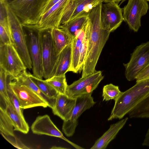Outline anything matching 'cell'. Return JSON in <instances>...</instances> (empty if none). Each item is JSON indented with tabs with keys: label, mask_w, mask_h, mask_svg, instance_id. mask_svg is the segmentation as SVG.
<instances>
[{
	"label": "cell",
	"mask_w": 149,
	"mask_h": 149,
	"mask_svg": "<svg viewBox=\"0 0 149 149\" xmlns=\"http://www.w3.org/2000/svg\"><path fill=\"white\" fill-rule=\"evenodd\" d=\"M102 2L93 8L88 16L90 22L91 31L81 77L86 76L96 70L95 67L100 55L111 33L102 24L101 13Z\"/></svg>",
	"instance_id": "obj_1"
},
{
	"label": "cell",
	"mask_w": 149,
	"mask_h": 149,
	"mask_svg": "<svg viewBox=\"0 0 149 149\" xmlns=\"http://www.w3.org/2000/svg\"><path fill=\"white\" fill-rule=\"evenodd\" d=\"M149 94V79L136 84L121 94L115 101L108 120L122 119L139 102Z\"/></svg>",
	"instance_id": "obj_2"
},
{
	"label": "cell",
	"mask_w": 149,
	"mask_h": 149,
	"mask_svg": "<svg viewBox=\"0 0 149 149\" xmlns=\"http://www.w3.org/2000/svg\"><path fill=\"white\" fill-rule=\"evenodd\" d=\"M13 41V45L20 56L25 65L29 70L32 63L27 45L26 34L22 24L7 1L4 2Z\"/></svg>",
	"instance_id": "obj_3"
},
{
	"label": "cell",
	"mask_w": 149,
	"mask_h": 149,
	"mask_svg": "<svg viewBox=\"0 0 149 149\" xmlns=\"http://www.w3.org/2000/svg\"><path fill=\"white\" fill-rule=\"evenodd\" d=\"M49 0H11L8 5L23 26L32 25L40 20Z\"/></svg>",
	"instance_id": "obj_4"
},
{
	"label": "cell",
	"mask_w": 149,
	"mask_h": 149,
	"mask_svg": "<svg viewBox=\"0 0 149 149\" xmlns=\"http://www.w3.org/2000/svg\"><path fill=\"white\" fill-rule=\"evenodd\" d=\"M28 49L32 63L33 75L42 79L43 70L42 57L41 32L40 31L23 26Z\"/></svg>",
	"instance_id": "obj_5"
},
{
	"label": "cell",
	"mask_w": 149,
	"mask_h": 149,
	"mask_svg": "<svg viewBox=\"0 0 149 149\" xmlns=\"http://www.w3.org/2000/svg\"><path fill=\"white\" fill-rule=\"evenodd\" d=\"M0 67L11 76L12 80L27 69L12 44L0 45Z\"/></svg>",
	"instance_id": "obj_6"
},
{
	"label": "cell",
	"mask_w": 149,
	"mask_h": 149,
	"mask_svg": "<svg viewBox=\"0 0 149 149\" xmlns=\"http://www.w3.org/2000/svg\"><path fill=\"white\" fill-rule=\"evenodd\" d=\"M149 64V41L137 46L131 54L129 62L123 64L127 80L136 79L137 75Z\"/></svg>",
	"instance_id": "obj_7"
},
{
	"label": "cell",
	"mask_w": 149,
	"mask_h": 149,
	"mask_svg": "<svg viewBox=\"0 0 149 149\" xmlns=\"http://www.w3.org/2000/svg\"><path fill=\"white\" fill-rule=\"evenodd\" d=\"M104 78L102 71L95 70L68 85L65 94L70 97L76 98L83 95L92 94Z\"/></svg>",
	"instance_id": "obj_8"
},
{
	"label": "cell",
	"mask_w": 149,
	"mask_h": 149,
	"mask_svg": "<svg viewBox=\"0 0 149 149\" xmlns=\"http://www.w3.org/2000/svg\"><path fill=\"white\" fill-rule=\"evenodd\" d=\"M69 0H61L42 15L39 22L32 25L23 26L39 31L59 28Z\"/></svg>",
	"instance_id": "obj_9"
},
{
	"label": "cell",
	"mask_w": 149,
	"mask_h": 149,
	"mask_svg": "<svg viewBox=\"0 0 149 149\" xmlns=\"http://www.w3.org/2000/svg\"><path fill=\"white\" fill-rule=\"evenodd\" d=\"M92 94L83 95L76 98V103L70 118L66 121H63L62 131L66 136H72L75 133L78 125V119L82 113L89 109L95 104Z\"/></svg>",
	"instance_id": "obj_10"
},
{
	"label": "cell",
	"mask_w": 149,
	"mask_h": 149,
	"mask_svg": "<svg viewBox=\"0 0 149 149\" xmlns=\"http://www.w3.org/2000/svg\"><path fill=\"white\" fill-rule=\"evenodd\" d=\"M147 1L146 0H128L123 8V20L135 32H137L140 27L141 18L149 9Z\"/></svg>",
	"instance_id": "obj_11"
},
{
	"label": "cell",
	"mask_w": 149,
	"mask_h": 149,
	"mask_svg": "<svg viewBox=\"0 0 149 149\" xmlns=\"http://www.w3.org/2000/svg\"><path fill=\"white\" fill-rule=\"evenodd\" d=\"M9 84L23 109L36 107L46 108L48 104L36 93L26 86L19 84L11 79Z\"/></svg>",
	"instance_id": "obj_12"
},
{
	"label": "cell",
	"mask_w": 149,
	"mask_h": 149,
	"mask_svg": "<svg viewBox=\"0 0 149 149\" xmlns=\"http://www.w3.org/2000/svg\"><path fill=\"white\" fill-rule=\"evenodd\" d=\"M101 17L103 27L111 32L119 27L123 20L122 9L113 1L102 2Z\"/></svg>",
	"instance_id": "obj_13"
},
{
	"label": "cell",
	"mask_w": 149,
	"mask_h": 149,
	"mask_svg": "<svg viewBox=\"0 0 149 149\" xmlns=\"http://www.w3.org/2000/svg\"><path fill=\"white\" fill-rule=\"evenodd\" d=\"M102 0H69L61 21V24L81 16H88L93 8Z\"/></svg>",
	"instance_id": "obj_14"
},
{
	"label": "cell",
	"mask_w": 149,
	"mask_h": 149,
	"mask_svg": "<svg viewBox=\"0 0 149 149\" xmlns=\"http://www.w3.org/2000/svg\"><path fill=\"white\" fill-rule=\"evenodd\" d=\"M31 128L32 132L34 134L58 137L66 141L76 149H84L65 137L47 115L37 116L33 123Z\"/></svg>",
	"instance_id": "obj_15"
},
{
	"label": "cell",
	"mask_w": 149,
	"mask_h": 149,
	"mask_svg": "<svg viewBox=\"0 0 149 149\" xmlns=\"http://www.w3.org/2000/svg\"><path fill=\"white\" fill-rule=\"evenodd\" d=\"M50 30L40 31L43 77L45 79L49 78L57 58L55 54Z\"/></svg>",
	"instance_id": "obj_16"
},
{
	"label": "cell",
	"mask_w": 149,
	"mask_h": 149,
	"mask_svg": "<svg viewBox=\"0 0 149 149\" xmlns=\"http://www.w3.org/2000/svg\"><path fill=\"white\" fill-rule=\"evenodd\" d=\"M76 103V98L68 97L65 94L58 93L55 104L52 109L53 114L63 121H66L71 117Z\"/></svg>",
	"instance_id": "obj_17"
},
{
	"label": "cell",
	"mask_w": 149,
	"mask_h": 149,
	"mask_svg": "<svg viewBox=\"0 0 149 149\" xmlns=\"http://www.w3.org/2000/svg\"><path fill=\"white\" fill-rule=\"evenodd\" d=\"M72 54L71 43L66 46L57 56L49 78L54 76L65 75L69 71L72 62Z\"/></svg>",
	"instance_id": "obj_18"
},
{
	"label": "cell",
	"mask_w": 149,
	"mask_h": 149,
	"mask_svg": "<svg viewBox=\"0 0 149 149\" xmlns=\"http://www.w3.org/2000/svg\"><path fill=\"white\" fill-rule=\"evenodd\" d=\"M128 119L126 117L112 124L109 129L95 142L91 149H105L123 127Z\"/></svg>",
	"instance_id": "obj_19"
},
{
	"label": "cell",
	"mask_w": 149,
	"mask_h": 149,
	"mask_svg": "<svg viewBox=\"0 0 149 149\" xmlns=\"http://www.w3.org/2000/svg\"><path fill=\"white\" fill-rule=\"evenodd\" d=\"M50 31L55 54L57 57L66 46L72 43L73 38L63 28H53Z\"/></svg>",
	"instance_id": "obj_20"
},
{
	"label": "cell",
	"mask_w": 149,
	"mask_h": 149,
	"mask_svg": "<svg viewBox=\"0 0 149 149\" xmlns=\"http://www.w3.org/2000/svg\"><path fill=\"white\" fill-rule=\"evenodd\" d=\"M88 21L83 27L78 30L73 38L72 45V62L69 71L74 73L79 72L78 64L82 41L85 33Z\"/></svg>",
	"instance_id": "obj_21"
},
{
	"label": "cell",
	"mask_w": 149,
	"mask_h": 149,
	"mask_svg": "<svg viewBox=\"0 0 149 149\" xmlns=\"http://www.w3.org/2000/svg\"><path fill=\"white\" fill-rule=\"evenodd\" d=\"M5 111L11 120L14 130L26 134L29 132V127L25 119L21 117L10 103L9 100L5 101Z\"/></svg>",
	"instance_id": "obj_22"
},
{
	"label": "cell",
	"mask_w": 149,
	"mask_h": 149,
	"mask_svg": "<svg viewBox=\"0 0 149 149\" xmlns=\"http://www.w3.org/2000/svg\"><path fill=\"white\" fill-rule=\"evenodd\" d=\"M15 80L20 84L26 86L36 93L48 104V107L52 109L54 107L56 99H51L44 94L29 76L26 70L23 72Z\"/></svg>",
	"instance_id": "obj_23"
},
{
	"label": "cell",
	"mask_w": 149,
	"mask_h": 149,
	"mask_svg": "<svg viewBox=\"0 0 149 149\" xmlns=\"http://www.w3.org/2000/svg\"><path fill=\"white\" fill-rule=\"evenodd\" d=\"M128 114L131 118H149V94L139 102Z\"/></svg>",
	"instance_id": "obj_24"
},
{
	"label": "cell",
	"mask_w": 149,
	"mask_h": 149,
	"mask_svg": "<svg viewBox=\"0 0 149 149\" xmlns=\"http://www.w3.org/2000/svg\"><path fill=\"white\" fill-rule=\"evenodd\" d=\"M88 16H81L77 17L66 24L60 25L59 28L65 29L73 38L76 33L84 25L88 19Z\"/></svg>",
	"instance_id": "obj_25"
},
{
	"label": "cell",
	"mask_w": 149,
	"mask_h": 149,
	"mask_svg": "<svg viewBox=\"0 0 149 149\" xmlns=\"http://www.w3.org/2000/svg\"><path fill=\"white\" fill-rule=\"evenodd\" d=\"M29 76L41 91L49 98L56 99L58 93L46 81L37 78L29 73Z\"/></svg>",
	"instance_id": "obj_26"
},
{
	"label": "cell",
	"mask_w": 149,
	"mask_h": 149,
	"mask_svg": "<svg viewBox=\"0 0 149 149\" xmlns=\"http://www.w3.org/2000/svg\"><path fill=\"white\" fill-rule=\"evenodd\" d=\"M12 123L3 107H0V132L7 136H15Z\"/></svg>",
	"instance_id": "obj_27"
},
{
	"label": "cell",
	"mask_w": 149,
	"mask_h": 149,
	"mask_svg": "<svg viewBox=\"0 0 149 149\" xmlns=\"http://www.w3.org/2000/svg\"><path fill=\"white\" fill-rule=\"evenodd\" d=\"M58 93L65 94L68 85L65 75L54 76L45 79Z\"/></svg>",
	"instance_id": "obj_28"
},
{
	"label": "cell",
	"mask_w": 149,
	"mask_h": 149,
	"mask_svg": "<svg viewBox=\"0 0 149 149\" xmlns=\"http://www.w3.org/2000/svg\"><path fill=\"white\" fill-rule=\"evenodd\" d=\"M90 31L91 24L88 18L81 47L80 56L78 64L79 72H81L82 70L83 66L88 49Z\"/></svg>",
	"instance_id": "obj_29"
},
{
	"label": "cell",
	"mask_w": 149,
	"mask_h": 149,
	"mask_svg": "<svg viewBox=\"0 0 149 149\" xmlns=\"http://www.w3.org/2000/svg\"><path fill=\"white\" fill-rule=\"evenodd\" d=\"M122 93L118 86L112 84H107L104 86L103 88V101H108L113 100L115 101Z\"/></svg>",
	"instance_id": "obj_30"
},
{
	"label": "cell",
	"mask_w": 149,
	"mask_h": 149,
	"mask_svg": "<svg viewBox=\"0 0 149 149\" xmlns=\"http://www.w3.org/2000/svg\"><path fill=\"white\" fill-rule=\"evenodd\" d=\"M8 75L0 67V101L5 102L9 100L7 89Z\"/></svg>",
	"instance_id": "obj_31"
},
{
	"label": "cell",
	"mask_w": 149,
	"mask_h": 149,
	"mask_svg": "<svg viewBox=\"0 0 149 149\" xmlns=\"http://www.w3.org/2000/svg\"><path fill=\"white\" fill-rule=\"evenodd\" d=\"M10 79V76L8 75L7 92L9 101L19 115L22 118L24 119L23 114L24 109L20 107L19 101L14 93L9 84V81Z\"/></svg>",
	"instance_id": "obj_32"
},
{
	"label": "cell",
	"mask_w": 149,
	"mask_h": 149,
	"mask_svg": "<svg viewBox=\"0 0 149 149\" xmlns=\"http://www.w3.org/2000/svg\"><path fill=\"white\" fill-rule=\"evenodd\" d=\"M4 2V1H0V25L2 26L6 31L13 45V41L8 23L7 14Z\"/></svg>",
	"instance_id": "obj_33"
},
{
	"label": "cell",
	"mask_w": 149,
	"mask_h": 149,
	"mask_svg": "<svg viewBox=\"0 0 149 149\" xmlns=\"http://www.w3.org/2000/svg\"><path fill=\"white\" fill-rule=\"evenodd\" d=\"M3 137L15 147L19 149H30L15 136H7L1 134Z\"/></svg>",
	"instance_id": "obj_34"
},
{
	"label": "cell",
	"mask_w": 149,
	"mask_h": 149,
	"mask_svg": "<svg viewBox=\"0 0 149 149\" xmlns=\"http://www.w3.org/2000/svg\"><path fill=\"white\" fill-rule=\"evenodd\" d=\"M12 44L10 37L4 28L0 25V45Z\"/></svg>",
	"instance_id": "obj_35"
},
{
	"label": "cell",
	"mask_w": 149,
	"mask_h": 149,
	"mask_svg": "<svg viewBox=\"0 0 149 149\" xmlns=\"http://www.w3.org/2000/svg\"><path fill=\"white\" fill-rule=\"evenodd\" d=\"M149 79V64L136 76V82Z\"/></svg>",
	"instance_id": "obj_36"
},
{
	"label": "cell",
	"mask_w": 149,
	"mask_h": 149,
	"mask_svg": "<svg viewBox=\"0 0 149 149\" xmlns=\"http://www.w3.org/2000/svg\"><path fill=\"white\" fill-rule=\"evenodd\" d=\"M61 0H49L47 3L43 12L42 15L46 13L53 6Z\"/></svg>",
	"instance_id": "obj_37"
},
{
	"label": "cell",
	"mask_w": 149,
	"mask_h": 149,
	"mask_svg": "<svg viewBox=\"0 0 149 149\" xmlns=\"http://www.w3.org/2000/svg\"><path fill=\"white\" fill-rule=\"evenodd\" d=\"M142 144L143 146H149V127Z\"/></svg>",
	"instance_id": "obj_38"
},
{
	"label": "cell",
	"mask_w": 149,
	"mask_h": 149,
	"mask_svg": "<svg viewBox=\"0 0 149 149\" xmlns=\"http://www.w3.org/2000/svg\"><path fill=\"white\" fill-rule=\"evenodd\" d=\"M51 149H65L66 148H64L61 147H60L53 146L51 148Z\"/></svg>",
	"instance_id": "obj_39"
},
{
	"label": "cell",
	"mask_w": 149,
	"mask_h": 149,
	"mask_svg": "<svg viewBox=\"0 0 149 149\" xmlns=\"http://www.w3.org/2000/svg\"><path fill=\"white\" fill-rule=\"evenodd\" d=\"M103 2H110L112 1V0H102Z\"/></svg>",
	"instance_id": "obj_40"
},
{
	"label": "cell",
	"mask_w": 149,
	"mask_h": 149,
	"mask_svg": "<svg viewBox=\"0 0 149 149\" xmlns=\"http://www.w3.org/2000/svg\"><path fill=\"white\" fill-rule=\"evenodd\" d=\"M124 0H112V1H114L118 3L121 1H124Z\"/></svg>",
	"instance_id": "obj_41"
},
{
	"label": "cell",
	"mask_w": 149,
	"mask_h": 149,
	"mask_svg": "<svg viewBox=\"0 0 149 149\" xmlns=\"http://www.w3.org/2000/svg\"><path fill=\"white\" fill-rule=\"evenodd\" d=\"M4 0V1L8 2L10 1H11V0Z\"/></svg>",
	"instance_id": "obj_42"
},
{
	"label": "cell",
	"mask_w": 149,
	"mask_h": 149,
	"mask_svg": "<svg viewBox=\"0 0 149 149\" xmlns=\"http://www.w3.org/2000/svg\"><path fill=\"white\" fill-rule=\"evenodd\" d=\"M4 1V0H0V1Z\"/></svg>",
	"instance_id": "obj_43"
},
{
	"label": "cell",
	"mask_w": 149,
	"mask_h": 149,
	"mask_svg": "<svg viewBox=\"0 0 149 149\" xmlns=\"http://www.w3.org/2000/svg\"><path fill=\"white\" fill-rule=\"evenodd\" d=\"M147 1H149V0H146Z\"/></svg>",
	"instance_id": "obj_44"
}]
</instances>
